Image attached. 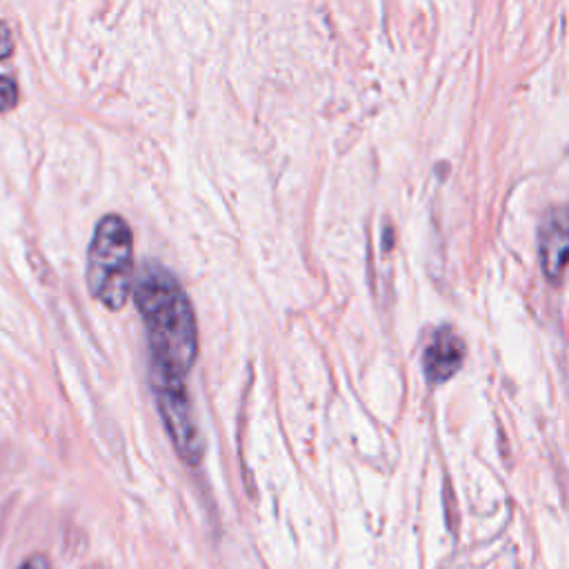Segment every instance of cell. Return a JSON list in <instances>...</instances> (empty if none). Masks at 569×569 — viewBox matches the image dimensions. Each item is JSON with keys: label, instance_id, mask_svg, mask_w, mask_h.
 I'll use <instances>...</instances> for the list:
<instances>
[{"label": "cell", "instance_id": "6da1fadb", "mask_svg": "<svg viewBox=\"0 0 569 569\" xmlns=\"http://www.w3.org/2000/svg\"><path fill=\"white\" fill-rule=\"evenodd\" d=\"M149 345V378L187 380L198 356V325L180 282L158 264H147L133 284Z\"/></svg>", "mask_w": 569, "mask_h": 569}, {"label": "cell", "instance_id": "7a4b0ae2", "mask_svg": "<svg viewBox=\"0 0 569 569\" xmlns=\"http://www.w3.org/2000/svg\"><path fill=\"white\" fill-rule=\"evenodd\" d=\"M133 236L118 213L98 220L87 251V289L96 302L118 311L133 293Z\"/></svg>", "mask_w": 569, "mask_h": 569}, {"label": "cell", "instance_id": "3957f363", "mask_svg": "<svg viewBox=\"0 0 569 569\" xmlns=\"http://www.w3.org/2000/svg\"><path fill=\"white\" fill-rule=\"evenodd\" d=\"M158 413L167 429V436L182 462L198 467L204 456L202 436L196 422L193 405L187 391V380L149 378Z\"/></svg>", "mask_w": 569, "mask_h": 569}, {"label": "cell", "instance_id": "277c9868", "mask_svg": "<svg viewBox=\"0 0 569 569\" xmlns=\"http://www.w3.org/2000/svg\"><path fill=\"white\" fill-rule=\"evenodd\" d=\"M538 258L549 280H560L569 267V207H553L538 227Z\"/></svg>", "mask_w": 569, "mask_h": 569}, {"label": "cell", "instance_id": "5b68a950", "mask_svg": "<svg viewBox=\"0 0 569 569\" xmlns=\"http://www.w3.org/2000/svg\"><path fill=\"white\" fill-rule=\"evenodd\" d=\"M465 358V342L451 327H440L431 333L429 345L425 347L422 369L431 385L445 382L451 378Z\"/></svg>", "mask_w": 569, "mask_h": 569}, {"label": "cell", "instance_id": "8992f818", "mask_svg": "<svg viewBox=\"0 0 569 569\" xmlns=\"http://www.w3.org/2000/svg\"><path fill=\"white\" fill-rule=\"evenodd\" d=\"M18 104V84L0 73V111H9Z\"/></svg>", "mask_w": 569, "mask_h": 569}, {"label": "cell", "instance_id": "52a82bcc", "mask_svg": "<svg viewBox=\"0 0 569 569\" xmlns=\"http://www.w3.org/2000/svg\"><path fill=\"white\" fill-rule=\"evenodd\" d=\"M13 49V40H11V33H9V27L0 20V60L7 58Z\"/></svg>", "mask_w": 569, "mask_h": 569}, {"label": "cell", "instance_id": "ba28073f", "mask_svg": "<svg viewBox=\"0 0 569 569\" xmlns=\"http://www.w3.org/2000/svg\"><path fill=\"white\" fill-rule=\"evenodd\" d=\"M18 569H51V565H49V558H47V556L33 553V556H29Z\"/></svg>", "mask_w": 569, "mask_h": 569}]
</instances>
